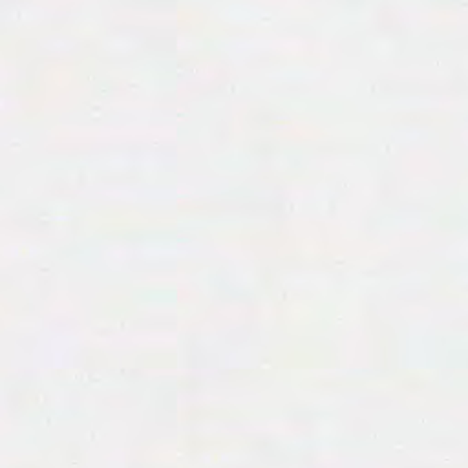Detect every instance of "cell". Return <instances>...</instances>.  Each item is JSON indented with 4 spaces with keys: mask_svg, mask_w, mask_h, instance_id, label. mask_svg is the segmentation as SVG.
<instances>
[]
</instances>
